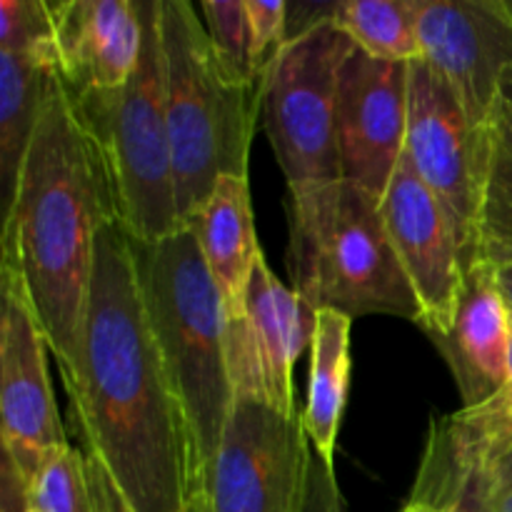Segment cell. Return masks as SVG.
I'll return each instance as SVG.
<instances>
[{"instance_id": "d590c367", "label": "cell", "mask_w": 512, "mask_h": 512, "mask_svg": "<svg viewBox=\"0 0 512 512\" xmlns=\"http://www.w3.org/2000/svg\"><path fill=\"white\" fill-rule=\"evenodd\" d=\"M510 250H512V248H510ZM510 250H508V253H510Z\"/></svg>"}, {"instance_id": "f1b7e54d", "label": "cell", "mask_w": 512, "mask_h": 512, "mask_svg": "<svg viewBox=\"0 0 512 512\" xmlns=\"http://www.w3.org/2000/svg\"><path fill=\"white\" fill-rule=\"evenodd\" d=\"M0 485H3L0 512H33L30 510V480L5 453L3 465H0Z\"/></svg>"}, {"instance_id": "7a4b0ae2", "label": "cell", "mask_w": 512, "mask_h": 512, "mask_svg": "<svg viewBox=\"0 0 512 512\" xmlns=\"http://www.w3.org/2000/svg\"><path fill=\"white\" fill-rule=\"evenodd\" d=\"M113 220L120 218L105 158L58 78L3 223V263L23 278L65 388L78 365L95 245Z\"/></svg>"}, {"instance_id": "8fae6325", "label": "cell", "mask_w": 512, "mask_h": 512, "mask_svg": "<svg viewBox=\"0 0 512 512\" xmlns=\"http://www.w3.org/2000/svg\"><path fill=\"white\" fill-rule=\"evenodd\" d=\"M45 335L33 313L23 278L3 263V320H0V440L3 453L33 483L50 453L68 438L55 408L45 363Z\"/></svg>"}, {"instance_id": "cb8c5ba5", "label": "cell", "mask_w": 512, "mask_h": 512, "mask_svg": "<svg viewBox=\"0 0 512 512\" xmlns=\"http://www.w3.org/2000/svg\"><path fill=\"white\" fill-rule=\"evenodd\" d=\"M33 512H98L88 483L83 450L75 445L48 455L30 483Z\"/></svg>"}, {"instance_id": "d6a6232c", "label": "cell", "mask_w": 512, "mask_h": 512, "mask_svg": "<svg viewBox=\"0 0 512 512\" xmlns=\"http://www.w3.org/2000/svg\"><path fill=\"white\" fill-rule=\"evenodd\" d=\"M185 512H210V510H208V503H205V498H203V495H200V498H195L193 503H190L188 508H185Z\"/></svg>"}, {"instance_id": "44dd1931", "label": "cell", "mask_w": 512, "mask_h": 512, "mask_svg": "<svg viewBox=\"0 0 512 512\" xmlns=\"http://www.w3.org/2000/svg\"><path fill=\"white\" fill-rule=\"evenodd\" d=\"M420 0H345L333 3V23L353 40L355 48L380 60L415 63Z\"/></svg>"}, {"instance_id": "ac0fdd59", "label": "cell", "mask_w": 512, "mask_h": 512, "mask_svg": "<svg viewBox=\"0 0 512 512\" xmlns=\"http://www.w3.org/2000/svg\"><path fill=\"white\" fill-rule=\"evenodd\" d=\"M185 228L198 240L205 265L223 295L225 315H240L245 310L250 275L263 255L255 238L248 178H220L210 198Z\"/></svg>"}, {"instance_id": "83f0119b", "label": "cell", "mask_w": 512, "mask_h": 512, "mask_svg": "<svg viewBox=\"0 0 512 512\" xmlns=\"http://www.w3.org/2000/svg\"><path fill=\"white\" fill-rule=\"evenodd\" d=\"M298 512H348L343 493H340L335 465L325 463L318 453H310L308 480H305L303 503Z\"/></svg>"}, {"instance_id": "277c9868", "label": "cell", "mask_w": 512, "mask_h": 512, "mask_svg": "<svg viewBox=\"0 0 512 512\" xmlns=\"http://www.w3.org/2000/svg\"><path fill=\"white\" fill-rule=\"evenodd\" d=\"M288 273L293 290L318 313L350 318L398 315L420 325V305L400 265L380 198L335 180L288 190Z\"/></svg>"}, {"instance_id": "4fadbf2b", "label": "cell", "mask_w": 512, "mask_h": 512, "mask_svg": "<svg viewBox=\"0 0 512 512\" xmlns=\"http://www.w3.org/2000/svg\"><path fill=\"white\" fill-rule=\"evenodd\" d=\"M408 65L353 45L340 70L335 135L343 180L380 200L405 153Z\"/></svg>"}, {"instance_id": "ba28073f", "label": "cell", "mask_w": 512, "mask_h": 512, "mask_svg": "<svg viewBox=\"0 0 512 512\" xmlns=\"http://www.w3.org/2000/svg\"><path fill=\"white\" fill-rule=\"evenodd\" d=\"M405 158L448 213L468 273L485 258L488 128H475L453 90L423 63L408 65Z\"/></svg>"}, {"instance_id": "603a6c76", "label": "cell", "mask_w": 512, "mask_h": 512, "mask_svg": "<svg viewBox=\"0 0 512 512\" xmlns=\"http://www.w3.org/2000/svg\"><path fill=\"white\" fill-rule=\"evenodd\" d=\"M205 28L223 73L243 88L263 83V70L255 58L253 25L245 0H205L200 3Z\"/></svg>"}, {"instance_id": "e575fe53", "label": "cell", "mask_w": 512, "mask_h": 512, "mask_svg": "<svg viewBox=\"0 0 512 512\" xmlns=\"http://www.w3.org/2000/svg\"><path fill=\"white\" fill-rule=\"evenodd\" d=\"M505 255H512V250H510V253H505ZM500 258H503V255H500ZM495 260H498V258H495Z\"/></svg>"}, {"instance_id": "5b68a950", "label": "cell", "mask_w": 512, "mask_h": 512, "mask_svg": "<svg viewBox=\"0 0 512 512\" xmlns=\"http://www.w3.org/2000/svg\"><path fill=\"white\" fill-rule=\"evenodd\" d=\"M160 38L175 200L185 228L220 178H248L263 83L243 88L223 73L205 20L188 0H160Z\"/></svg>"}, {"instance_id": "4dcf8cb0", "label": "cell", "mask_w": 512, "mask_h": 512, "mask_svg": "<svg viewBox=\"0 0 512 512\" xmlns=\"http://www.w3.org/2000/svg\"><path fill=\"white\" fill-rule=\"evenodd\" d=\"M500 395H503L505 410H508V415L512 420V335H510V353H508V378H505V388Z\"/></svg>"}, {"instance_id": "9c48e42d", "label": "cell", "mask_w": 512, "mask_h": 512, "mask_svg": "<svg viewBox=\"0 0 512 512\" xmlns=\"http://www.w3.org/2000/svg\"><path fill=\"white\" fill-rule=\"evenodd\" d=\"M303 418L255 398H235L205 475L210 512H298L310 468Z\"/></svg>"}, {"instance_id": "3957f363", "label": "cell", "mask_w": 512, "mask_h": 512, "mask_svg": "<svg viewBox=\"0 0 512 512\" xmlns=\"http://www.w3.org/2000/svg\"><path fill=\"white\" fill-rule=\"evenodd\" d=\"M133 253L150 333L188 420L205 490L235 400L225 360L223 295L188 228L160 243L133 240Z\"/></svg>"}, {"instance_id": "7c38bea8", "label": "cell", "mask_w": 512, "mask_h": 512, "mask_svg": "<svg viewBox=\"0 0 512 512\" xmlns=\"http://www.w3.org/2000/svg\"><path fill=\"white\" fill-rule=\"evenodd\" d=\"M420 60L448 85L475 128H488L500 78L512 68L505 0H420Z\"/></svg>"}, {"instance_id": "4316f807", "label": "cell", "mask_w": 512, "mask_h": 512, "mask_svg": "<svg viewBox=\"0 0 512 512\" xmlns=\"http://www.w3.org/2000/svg\"><path fill=\"white\" fill-rule=\"evenodd\" d=\"M490 468H493V505L495 512H512V420L505 410L503 395H498L493 445H490Z\"/></svg>"}, {"instance_id": "f546056e", "label": "cell", "mask_w": 512, "mask_h": 512, "mask_svg": "<svg viewBox=\"0 0 512 512\" xmlns=\"http://www.w3.org/2000/svg\"><path fill=\"white\" fill-rule=\"evenodd\" d=\"M493 263H495V270H498L500 290H503L505 305H508L510 318H512V255H503V258L493 260Z\"/></svg>"}, {"instance_id": "484cf974", "label": "cell", "mask_w": 512, "mask_h": 512, "mask_svg": "<svg viewBox=\"0 0 512 512\" xmlns=\"http://www.w3.org/2000/svg\"><path fill=\"white\" fill-rule=\"evenodd\" d=\"M245 5H248L250 25H253L255 58H258L260 70L265 73L273 55L288 40V3H283V0H278V3L245 0Z\"/></svg>"}, {"instance_id": "5bb4252c", "label": "cell", "mask_w": 512, "mask_h": 512, "mask_svg": "<svg viewBox=\"0 0 512 512\" xmlns=\"http://www.w3.org/2000/svg\"><path fill=\"white\" fill-rule=\"evenodd\" d=\"M380 210L418 298L423 313L420 328L428 338L448 333L465 278L463 255L448 213L420 180L405 153L380 200Z\"/></svg>"}, {"instance_id": "1f68e13d", "label": "cell", "mask_w": 512, "mask_h": 512, "mask_svg": "<svg viewBox=\"0 0 512 512\" xmlns=\"http://www.w3.org/2000/svg\"><path fill=\"white\" fill-rule=\"evenodd\" d=\"M400 512H438V510L430 508V505H425V503H418V500H408V505H405Z\"/></svg>"}, {"instance_id": "836d02e7", "label": "cell", "mask_w": 512, "mask_h": 512, "mask_svg": "<svg viewBox=\"0 0 512 512\" xmlns=\"http://www.w3.org/2000/svg\"><path fill=\"white\" fill-rule=\"evenodd\" d=\"M505 8H508V13H510V18H512V0H505Z\"/></svg>"}, {"instance_id": "ffe728a7", "label": "cell", "mask_w": 512, "mask_h": 512, "mask_svg": "<svg viewBox=\"0 0 512 512\" xmlns=\"http://www.w3.org/2000/svg\"><path fill=\"white\" fill-rule=\"evenodd\" d=\"M350 330L353 318L340 310H318L310 343L308 400L300 410L315 453L335 465L338 430L350 385Z\"/></svg>"}, {"instance_id": "d4e9b609", "label": "cell", "mask_w": 512, "mask_h": 512, "mask_svg": "<svg viewBox=\"0 0 512 512\" xmlns=\"http://www.w3.org/2000/svg\"><path fill=\"white\" fill-rule=\"evenodd\" d=\"M0 50L33 55L58 68L55 20L43 0H0Z\"/></svg>"}, {"instance_id": "30bf717a", "label": "cell", "mask_w": 512, "mask_h": 512, "mask_svg": "<svg viewBox=\"0 0 512 512\" xmlns=\"http://www.w3.org/2000/svg\"><path fill=\"white\" fill-rule=\"evenodd\" d=\"M315 310L283 285L260 255L245 290V310L225 315V360L233 398H255L298 415L293 370L313 343Z\"/></svg>"}, {"instance_id": "e0dca14e", "label": "cell", "mask_w": 512, "mask_h": 512, "mask_svg": "<svg viewBox=\"0 0 512 512\" xmlns=\"http://www.w3.org/2000/svg\"><path fill=\"white\" fill-rule=\"evenodd\" d=\"M495 415L498 398L435 418L410 500L438 512H495L490 468Z\"/></svg>"}, {"instance_id": "9a60e30c", "label": "cell", "mask_w": 512, "mask_h": 512, "mask_svg": "<svg viewBox=\"0 0 512 512\" xmlns=\"http://www.w3.org/2000/svg\"><path fill=\"white\" fill-rule=\"evenodd\" d=\"M50 8L58 75L68 95L128 83L143 48L138 0H63Z\"/></svg>"}, {"instance_id": "7402d4cb", "label": "cell", "mask_w": 512, "mask_h": 512, "mask_svg": "<svg viewBox=\"0 0 512 512\" xmlns=\"http://www.w3.org/2000/svg\"><path fill=\"white\" fill-rule=\"evenodd\" d=\"M488 190H485V258L512 248V68L500 78L488 120Z\"/></svg>"}, {"instance_id": "8992f818", "label": "cell", "mask_w": 512, "mask_h": 512, "mask_svg": "<svg viewBox=\"0 0 512 512\" xmlns=\"http://www.w3.org/2000/svg\"><path fill=\"white\" fill-rule=\"evenodd\" d=\"M138 5L143 48L135 73L120 88L70 95V103L103 153L125 233L138 243H160L183 225L165 115L160 0Z\"/></svg>"}, {"instance_id": "2e32d148", "label": "cell", "mask_w": 512, "mask_h": 512, "mask_svg": "<svg viewBox=\"0 0 512 512\" xmlns=\"http://www.w3.org/2000/svg\"><path fill=\"white\" fill-rule=\"evenodd\" d=\"M512 318L493 260L465 273L448 333L430 338L453 373L463 408L498 398L508 378Z\"/></svg>"}, {"instance_id": "52a82bcc", "label": "cell", "mask_w": 512, "mask_h": 512, "mask_svg": "<svg viewBox=\"0 0 512 512\" xmlns=\"http://www.w3.org/2000/svg\"><path fill=\"white\" fill-rule=\"evenodd\" d=\"M353 40L323 18L290 35L263 75V128L288 190L343 180L335 135L338 85Z\"/></svg>"}, {"instance_id": "d6986e66", "label": "cell", "mask_w": 512, "mask_h": 512, "mask_svg": "<svg viewBox=\"0 0 512 512\" xmlns=\"http://www.w3.org/2000/svg\"><path fill=\"white\" fill-rule=\"evenodd\" d=\"M58 68L33 55L0 50V185L3 223L18 195L20 173L33 143L35 128L50 98Z\"/></svg>"}, {"instance_id": "6da1fadb", "label": "cell", "mask_w": 512, "mask_h": 512, "mask_svg": "<svg viewBox=\"0 0 512 512\" xmlns=\"http://www.w3.org/2000/svg\"><path fill=\"white\" fill-rule=\"evenodd\" d=\"M83 455L133 512H185L203 470L150 333L133 240L120 220L95 245L75 378L68 385Z\"/></svg>"}]
</instances>
